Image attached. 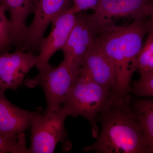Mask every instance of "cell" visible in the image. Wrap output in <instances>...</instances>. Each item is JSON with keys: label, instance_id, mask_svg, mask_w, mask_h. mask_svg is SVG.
Returning a JSON list of instances; mask_svg holds the SVG:
<instances>
[{"label": "cell", "instance_id": "6da1fadb", "mask_svg": "<svg viewBox=\"0 0 153 153\" xmlns=\"http://www.w3.org/2000/svg\"><path fill=\"white\" fill-rule=\"evenodd\" d=\"M101 131L96 141L82 148L84 152L97 153H151L141 127L131 106L130 93H112L97 116Z\"/></svg>", "mask_w": 153, "mask_h": 153}, {"label": "cell", "instance_id": "7a4b0ae2", "mask_svg": "<svg viewBox=\"0 0 153 153\" xmlns=\"http://www.w3.org/2000/svg\"><path fill=\"white\" fill-rule=\"evenodd\" d=\"M148 31L142 19L134 20L123 27H113L100 34L97 38L114 66L116 84L113 93H130L132 76L137 71V58Z\"/></svg>", "mask_w": 153, "mask_h": 153}, {"label": "cell", "instance_id": "3957f363", "mask_svg": "<svg viewBox=\"0 0 153 153\" xmlns=\"http://www.w3.org/2000/svg\"><path fill=\"white\" fill-rule=\"evenodd\" d=\"M112 93L105 90L81 69L65 97L62 109L67 116H80L87 120L92 136L97 139L100 133L97 116Z\"/></svg>", "mask_w": 153, "mask_h": 153}, {"label": "cell", "instance_id": "277c9868", "mask_svg": "<svg viewBox=\"0 0 153 153\" xmlns=\"http://www.w3.org/2000/svg\"><path fill=\"white\" fill-rule=\"evenodd\" d=\"M81 67L63 60L56 68L51 65L33 78L26 79L27 87L39 85L44 91L47 106L44 113L60 111L66 95L78 76Z\"/></svg>", "mask_w": 153, "mask_h": 153}, {"label": "cell", "instance_id": "5b68a950", "mask_svg": "<svg viewBox=\"0 0 153 153\" xmlns=\"http://www.w3.org/2000/svg\"><path fill=\"white\" fill-rule=\"evenodd\" d=\"M67 115L61 108L59 111L41 114L36 111L31 127V144L29 153H52L58 143L65 149H70L65 128Z\"/></svg>", "mask_w": 153, "mask_h": 153}, {"label": "cell", "instance_id": "8992f818", "mask_svg": "<svg viewBox=\"0 0 153 153\" xmlns=\"http://www.w3.org/2000/svg\"><path fill=\"white\" fill-rule=\"evenodd\" d=\"M153 0H100L90 16L91 21L100 34L113 26L114 18L142 19L149 16Z\"/></svg>", "mask_w": 153, "mask_h": 153}, {"label": "cell", "instance_id": "52a82bcc", "mask_svg": "<svg viewBox=\"0 0 153 153\" xmlns=\"http://www.w3.org/2000/svg\"><path fill=\"white\" fill-rule=\"evenodd\" d=\"M70 1L35 0L34 18L28 26L21 50L33 52L40 49L47 28L55 18L68 8Z\"/></svg>", "mask_w": 153, "mask_h": 153}, {"label": "cell", "instance_id": "ba28073f", "mask_svg": "<svg viewBox=\"0 0 153 153\" xmlns=\"http://www.w3.org/2000/svg\"><path fill=\"white\" fill-rule=\"evenodd\" d=\"M98 34L90 16L82 12L76 13L75 24L61 50L63 60L82 67L84 57L96 41Z\"/></svg>", "mask_w": 153, "mask_h": 153}, {"label": "cell", "instance_id": "9c48e42d", "mask_svg": "<svg viewBox=\"0 0 153 153\" xmlns=\"http://www.w3.org/2000/svg\"><path fill=\"white\" fill-rule=\"evenodd\" d=\"M17 50L0 54V92L16 90L24 82L28 72L36 66L38 55Z\"/></svg>", "mask_w": 153, "mask_h": 153}, {"label": "cell", "instance_id": "30bf717a", "mask_svg": "<svg viewBox=\"0 0 153 153\" xmlns=\"http://www.w3.org/2000/svg\"><path fill=\"white\" fill-rule=\"evenodd\" d=\"M76 14L71 7L63 11L52 22L51 32L44 38L36 67L39 71L49 66V60L57 51L62 50L68 40L76 22Z\"/></svg>", "mask_w": 153, "mask_h": 153}, {"label": "cell", "instance_id": "8fae6325", "mask_svg": "<svg viewBox=\"0 0 153 153\" xmlns=\"http://www.w3.org/2000/svg\"><path fill=\"white\" fill-rule=\"evenodd\" d=\"M81 69L107 91H114L116 84L114 66L97 38L85 55Z\"/></svg>", "mask_w": 153, "mask_h": 153}, {"label": "cell", "instance_id": "7c38bea8", "mask_svg": "<svg viewBox=\"0 0 153 153\" xmlns=\"http://www.w3.org/2000/svg\"><path fill=\"white\" fill-rule=\"evenodd\" d=\"M0 92V135H19L31 127L36 111L26 110L9 101Z\"/></svg>", "mask_w": 153, "mask_h": 153}, {"label": "cell", "instance_id": "4fadbf2b", "mask_svg": "<svg viewBox=\"0 0 153 153\" xmlns=\"http://www.w3.org/2000/svg\"><path fill=\"white\" fill-rule=\"evenodd\" d=\"M35 0H0L10 14L11 45L21 50L28 27V17L34 11Z\"/></svg>", "mask_w": 153, "mask_h": 153}, {"label": "cell", "instance_id": "5bb4252c", "mask_svg": "<svg viewBox=\"0 0 153 153\" xmlns=\"http://www.w3.org/2000/svg\"><path fill=\"white\" fill-rule=\"evenodd\" d=\"M131 106L137 121L141 127L153 153V105L150 100L131 99Z\"/></svg>", "mask_w": 153, "mask_h": 153}, {"label": "cell", "instance_id": "9a60e30c", "mask_svg": "<svg viewBox=\"0 0 153 153\" xmlns=\"http://www.w3.org/2000/svg\"><path fill=\"white\" fill-rule=\"evenodd\" d=\"M149 35L137 58V71L139 74L153 70V30Z\"/></svg>", "mask_w": 153, "mask_h": 153}, {"label": "cell", "instance_id": "2e32d148", "mask_svg": "<svg viewBox=\"0 0 153 153\" xmlns=\"http://www.w3.org/2000/svg\"><path fill=\"white\" fill-rule=\"evenodd\" d=\"M29 153L25 134L13 136L0 135V153Z\"/></svg>", "mask_w": 153, "mask_h": 153}, {"label": "cell", "instance_id": "e0dca14e", "mask_svg": "<svg viewBox=\"0 0 153 153\" xmlns=\"http://www.w3.org/2000/svg\"><path fill=\"white\" fill-rule=\"evenodd\" d=\"M139 79L131 87L130 92L140 97H153V70L140 74Z\"/></svg>", "mask_w": 153, "mask_h": 153}, {"label": "cell", "instance_id": "ac0fdd59", "mask_svg": "<svg viewBox=\"0 0 153 153\" xmlns=\"http://www.w3.org/2000/svg\"><path fill=\"white\" fill-rule=\"evenodd\" d=\"M5 8L0 4V44L3 51L11 45L10 20L7 18Z\"/></svg>", "mask_w": 153, "mask_h": 153}, {"label": "cell", "instance_id": "d6986e66", "mask_svg": "<svg viewBox=\"0 0 153 153\" xmlns=\"http://www.w3.org/2000/svg\"><path fill=\"white\" fill-rule=\"evenodd\" d=\"M73 2L71 7L75 14L88 10H94L98 5L100 0H70Z\"/></svg>", "mask_w": 153, "mask_h": 153}, {"label": "cell", "instance_id": "ffe728a7", "mask_svg": "<svg viewBox=\"0 0 153 153\" xmlns=\"http://www.w3.org/2000/svg\"><path fill=\"white\" fill-rule=\"evenodd\" d=\"M149 16L150 17L151 20L149 22L147 23L148 31L150 30H153V2L152 4V6H151Z\"/></svg>", "mask_w": 153, "mask_h": 153}, {"label": "cell", "instance_id": "44dd1931", "mask_svg": "<svg viewBox=\"0 0 153 153\" xmlns=\"http://www.w3.org/2000/svg\"><path fill=\"white\" fill-rule=\"evenodd\" d=\"M3 51L2 48L0 44V54H1V52Z\"/></svg>", "mask_w": 153, "mask_h": 153}, {"label": "cell", "instance_id": "7402d4cb", "mask_svg": "<svg viewBox=\"0 0 153 153\" xmlns=\"http://www.w3.org/2000/svg\"><path fill=\"white\" fill-rule=\"evenodd\" d=\"M150 101L151 103H152V105H153V100H150Z\"/></svg>", "mask_w": 153, "mask_h": 153}]
</instances>
